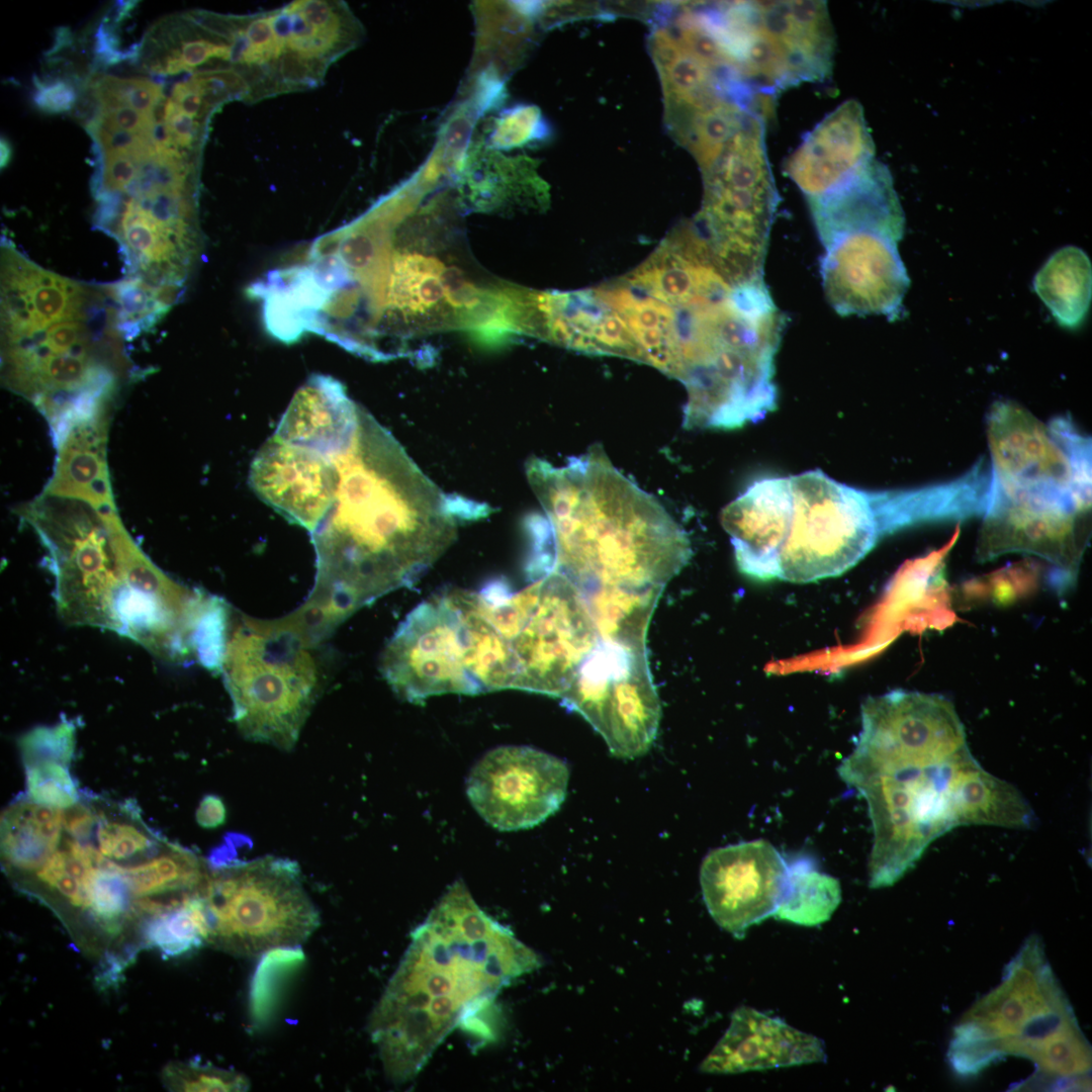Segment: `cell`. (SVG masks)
I'll return each mask as SVG.
<instances>
[{
	"label": "cell",
	"instance_id": "obj_1",
	"mask_svg": "<svg viewBox=\"0 0 1092 1092\" xmlns=\"http://www.w3.org/2000/svg\"><path fill=\"white\" fill-rule=\"evenodd\" d=\"M335 460L336 495L310 533L314 584L293 612L318 642L361 608L413 585L452 545L458 521L475 516L363 407L351 446Z\"/></svg>",
	"mask_w": 1092,
	"mask_h": 1092
},
{
	"label": "cell",
	"instance_id": "obj_2",
	"mask_svg": "<svg viewBox=\"0 0 1092 1092\" xmlns=\"http://www.w3.org/2000/svg\"><path fill=\"white\" fill-rule=\"evenodd\" d=\"M380 205L315 239L304 283L313 321L329 341L375 361L411 354L410 342L459 330L473 340L493 323L500 286L472 279L410 222L391 224Z\"/></svg>",
	"mask_w": 1092,
	"mask_h": 1092
},
{
	"label": "cell",
	"instance_id": "obj_3",
	"mask_svg": "<svg viewBox=\"0 0 1092 1092\" xmlns=\"http://www.w3.org/2000/svg\"><path fill=\"white\" fill-rule=\"evenodd\" d=\"M0 251L3 385L51 429L110 412L132 364L106 285L47 270L6 238Z\"/></svg>",
	"mask_w": 1092,
	"mask_h": 1092
},
{
	"label": "cell",
	"instance_id": "obj_4",
	"mask_svg": "<svg viewBox=\"0 0 1092 1092\" xmlns=\"http://www.w3.org/2000/svg\"><path fill=\"white\" fill-rule=\"evenodd\" d=\"M541 966L455 881L410 943L373 1009L369 1033L387 1077L413 1080L456 1028L492 1011L500 991Z\"/></svg>",
	"mask_w": 1092,
	"mask_h": 1092
},
{
	"label": "cell",
	"instance_id": "obj_5",
	"mask_svg": "<svg viewBox=\"0 0 1092 1092\" xmlns=\"http://www.w3.org/2000/svg\"><path fill=\"white\" fill-rule=\"evenodd\" d=\"M839 777L866 801L873 827L869 885L898 882L937 838L957 827L956 783L975 758L945 697L897 689L868 697Z\"/></svg>",
	"mask_w": 1092,
	"mask_h": 1092
},
{
	"label": "cell",
	"instance_id": "obj_6",
	"mask_svg": "<svg viewBox=\"0 0 1092 1092\" xmlns=\"http://www.w3.org/2000/svg\"><path fill=\"white\" fill-rule=\"evenodd\" d=\"M526 474L544 512L528 524L534 578L558 572L581 593L665 586L690 561L686 531L601 444L560 466L533 457Z\"/></svg>",
	"mask_w": 1092,
	"mask_h": 1092
},
{
	"label": "cell",
	"instance_id": "obj_7",
	"mask_svg": "<svg viewBox=\"0 0 1092 1092\" xmlns=\"http://www.w3.org/2000/svg\"><path fill=\"white\" fill-rule=\"evenodd\" d=\"M720 519L742 573L813 582L844 573L902 529L903 490L856 488L814 469L755 480Z\"/></svg>",
	"mask_w": 1092,
	"mask_h": 1092
},
{
	"label": "cell",
	"instance_id": "obj_8",
	"mask_svg": "<svg viewBox=\"0 0 1092 1092\" xmlns=\"http://www.w3.org/2000/svg\"><path fill=\"white\" fill-rule=\"evenodd\" d=\"M672 307L670 376L688 392L686 429L741 428L777 408L775 356L786 322L763 278L737 283L715 273Z\"/></svg>",
	"mask_w": 1092,
	"mask_h": 1092
},
{
	"label": "cell",
	"instance_id": "obj_9",
	"mask_svg": "<svg viewBox=\"0 0 1092 1092\" xmlns=\"http://www.w3.org/2000/svg\"><path fill=\"white\" fill-rule=\"evenodd\" d=\"M380 670L402 700L510 689L508 644L480 592L441 590L418 605L387 642Z\"/></svg>",
	"mask_w": 1092,
	"mask_h": 1092
},
{
	"label": "cell",
	"instance_id": "obj_10",
	"mask_svg": "<svg viewBox=\"0 0 1092 1092\" xmlns=\"http://www.w3.org/2000/svg\"><path fill=\"white\" fill-rule=\"evenodd\" d=\"M317 644L292 614L231 623L220 668L244 737L285 751L295 746L321 691Z\"/></svg>",
	"mask_w": 1092,
	"mask_h": 1092
},
{
	"label": "cell",
	"instance_id": "obj_11",
	"mask_svg": "<svg viewBox=\"0 0 1092 1092\" xmlns=\"http://www.w3.org/2000/svg\"><path fill=\"white\" fill-rule=\"evenodd\" d=\"M707 12L731 66L765 101L831 73L835 37L825 1L712 2Z\"/></svg>",
	"mask_w": 1092,
	"mask_h": 1092
},
{
	"label": "cell",
	"instance_id": "obj_12",
	"mask_svg": "<svg viewBox=\"0 0 1092 1092\" xmlns=\"http://www.w3.org/2000/svg\"><path fill=\"white\" fill-rule=\"evenodd\" d=\"M199 896L205 942L239 957L298 946L321 923L300 868L289 858L267 855L239 860L232 856L208 864Z\"/></svg>",
	"mask_w": 1092,
	"mask_h": 1092
},
{
	"label": "cell",
	"instance_id": "obj_13",
	"mask_svg": "<svg viewBox=\"0 0 1092 1092\" xmlns=\"http://www.w3.org/2000/svg\"><path fill=\"white\" fill-rule=\"evenodd\" d=\"M511 656V689L561 698L599 642L578 587L548 572L512 593L500 581L483 588Z\"/></svg>",
	"mask_w": 1092,
	"mask_h": 1092
},
{
	"label": "cell",
	"instance_id": "obj_14",
	"mask_svg": "<svg viewBox=\"0 0 1092 1092\" xmlns=\"http://www.w3.org/2000/svg\"><path fill=\"white\" fill-rule=\"evenodd\" d=\"M702 174L703 205L693 221L714 261L733 279L762 277L779 205L765 117L751 116Z\"/></svg>",
	"mask_w": 1092,
	"mask_h": 1092
},
{
	"label": "cell",
	"instance_id": "obj_15",
	"mask_svg": "<svg viewBox=\"0 0 1092 1092\" xmlns=\"http://www.w3.org/2000/svg\"><path fill=\"white\" fill-rule=\"evenodd\" d=\"M992 461L989 490L1008 499L1090 511L1091 444L1070 420L1043 424L1010 400L987 418Z\"/></svg>",
	"mask_w": 1092,
	"mask_h": 1092
},
{
	"label": "cell",
	"instance_id": "obj_16",
	"mask_svg": "<svg viewBox=\"0 0 1092 1092\" xmlns=\"http://www.w3.org/2000/svg\"><path fill=\"white\" fill-rule=\"evenodd\" d=\"M561 704L580 714L614 755H643L656 738L661 716L647 648L599 638L561 697Z\"/></svg>",
	"mask_w": 1092,
	"mask_h": 1092
},
{
	"label": "cell",
	"instance_id": "obj_17",
	"mask_svg": "<svg viewBox=\"0 0 1092 1092\" xmlns=\"http://www.w3.org/2000/svg\"><path fill=\"white\" fill-rule=\"evenodd\" d=\"M569 768L557 756L529 746L486 752L471 768L466 793L476 812L500 831L536 826L553 815L567 792Z\"/></svg>",
	"mask_w": 1092,
	"mask_h": 1092
},
{
	"label": "cell",
	"instance_id": "obj_18",
	"mask_svg": "<svg viewBox=\"0 0 1092 1092\" xmlns=\"http://www.w3.org/2000/svg\"><path fill=\"white\" fill-rule=\"evenodd\" d=\"M903 234L857 225L824 244L820 274L826 298L840 315L899 317L909 277L898 252Z\"/></svg>",
	"mask_w": 1092,
	"mask_h": 1092
},
{
	"label": "cell",
	"instance_id": "obj_19",
	"mask_svg": "<svg viewBox=\"0 0 1092 1092\" xmlns=\"http://www.w3.org/2000/svg\"><path fill=\"white\" fill-rule=\"evenodd\" d=\"M787 859L763 839L711 850L700 869L706 907L715 922L737 938L774 916L785 894Z\"/></svg>",
	"mask_w": 1092,
	"mask_h": 1092
},
{
	"label": "cell",
	"instance_id": "obj_20",
	"mask_svg": "<svg viewBox=\"0 0 1092 1092\" xmlns=\"http://www.w3.org/2000/svg\"><path fill=\"white\" fill-rule=\"evenodd\" d=\"M1088 513L1017 503L988 490L978 557L1024 552L1072 572L1087 546Z\"/></svg>",
	"mask_w": 1092,
	"mask_h": 1092
},
{
	"label": "cell",
	"instance_id": "obj_21",
	"mask_svg": "<svg viewBox=\"0 0 1092 1092\" xmlns=\"http://www.w3.org/2000/svg\"><path fill=\"white\" fill-rule=\"evenodd\" d=\"M339 477L334 457L274 435L257 451L249 470L255 493L309 533L331 508Z\"/></svg>",
	"mask_w": 1092,
	"mask_h": 1092
},
{
	"label": "cell",
	"instance_id": "obj_22",
	"mask_svg": "<svg viewBox=\"0 0 1092 1092\" xmlns=\"http://www.w3.org/2000/svg\"><path fill=\"white\" fill-rule=\"evenodd\" d=\"M875 144L861 104L849 99L807 132L787 158L785 173L807 201L824 197L875 161Z\"/></svg>",
	"mask_w": 1092,
	"mask_h": 1092
},
{
	"label": "cell",
	"instance_id": "obj_23",
	"mask_svg": "<svg viewBox=\"0 0 1092 1092\" xmlns=\"http://www.w3.org/2000/svg\"><path fill=\"white\" fill-rule=\"evenodd\" d=\"M1070 1005L1045 959L1037 936H1030L1007 965L999 986L963 1016L981 1034L999 1041L1013 1038L1040 1015ZM998 1051V1049H997Z\"/></svg>",
	"mask_w": 1092,
	"mask_h": 1092
},
{
	"label": "cell",
	"instance_id": "obj_24",
	"mask_svg": "<svg viewBox=\"0 0 1092 1092\" xmlns=\"http://www.w3.org/2000/svg\"><path fill=\"white\" fill-rule=\"evenodd\" d=\"M826 1061L823 1041L751 1007L741 1006L700 1070L736 1074Z\"/></svg>",
	"mask_w": 1092,
	"mask_h": 1092
},
{
	"label": "cell",
	"instance_id": "obj_25",
	"mask_svg": "<svg viewBox=\"0 0 1092 1092\" xmlns=\"http://www.w3.org/2000/svg\"><path fill=\"white\" fill-rule=\"evenodd\" d=\"M532 292L534 337L583 353L639 361L628 326L596 289Z\"/></svg>",
	"mask_w": 1092,
	"mask_h": 1092
},
{
	"label": "cell",
	"instance_id": "obj_26",
	"mask_svg": "<svg viewBox=\"0 0 1092 1092\" xmlns=\"http://www.w3.org/2000/svg\"><path fill=\"white\" fill-rule=\"evenodd\" d=\"M361 407L339 380L312 374L294 393L273 435L335 457L351 446Z\"/></svg>",
	"mask_w": 1092,
	"mask_h": 1092
},
{
	"label": "cell",
	"instance_id": "obj_27",
	"mask_svg": "<svg viewBox=\"0 0 1092 1092\" xmlns=\"http://www.w3.org/2000/svg\"><path fill=\"white\" fill-rule=\"evenodd\" d=\"M109 413L81 420L54 440L58 457L43 492L116 511L106 462Z\"/></svg>",
	"mask_w": 1092,
	"mask_h": 1092
},
{
	"label": "cell",
	"instance_id": "obj_28",
	"mask_svg": "<svg viewBox=\"0 0 1092 1092\" xmlns=\"http://www.w3.org/2000/svg\"><path fill=\"white\" fill-rule=\"evenodd\" d=\"M953 814L957 827L989 825L1029 829L1035 815L1022 794L987 770L974 758L964 766L956 784Z\"/></svg>",
	"mask_w": 1092,
	"mask_h": 1092
},
{
	"label": "cell",
	"instance_id": "obj_29",
	"mask_svg": "<svg viewBox=\"0 0 1092 1092\" xmlns=\"http://www.w3.org/2000/svg\"><path fill=\"white\" fill-rule=\"evenodd\" d=\"M64 831V809L30 799L11 805L1 819V852L6 866L35 873L58 847Z\"/></svg>",
	"mask_w": 1092,
	"mask_h": 1092
},
{
	"label": "cell",
	"instance_id": "obj_30",
	"mask_svg": "<svg viewBox=\"0 0 1092 1092\" xmlns=\"http://www.w3.org/2000/svg\"><path fill=\"white\" fill-rule=\"evenodd\" d=\"M664 586H600L581 593L599 638L646 648L648 626Z\"/></svg>",
	"mask_w": 1092,
	"mask_h": 1092
},
{
	"label": "cell",
	"instance_id": "obj_31",
	"mask_svg": "<svg viewBox=\"0 0 1092 1092\" xmlns=\"http://www.w3.org/2000/svg\"><path fill=\"white\" fill-rule=\"evenodd\" d=\"M1091 272L1087 254L1069 246L1054 253L1035 275L1034 290L1062 327L1076 329L1084 321L1091 301Z\"/></svg>",
	"mask_w": 1092,
	"mask_h": 1092
},
{
	"label": "cell",
	"instance_id": "obj_32",
	"mask_svg": "<svg viewBox=\"0 0 1092 1092\" xmlns=\"http://www.w3.org/2000/svg\"><path fill=\"white\" fill-rule=\"evenodd\" d=\"M787 862V886L774 916L809 927L829 920L841 901L838 880L818 870L811 858L801 856Z\"/></svg>",
	"mask_w": 1092,
	"mask_h": 1092
},
{
	"label": "cell",
	"instance_id": "obj_33",
	"mask_svg": "<svg viewBox=\"0 0 1092 1092\" xmlns=\"http://www.w3.org/2000/svg\"><path fill=\"white\" fill-rule=\"evenodd\" d=\"M105 285L117 305L120 327L127 341L155 328L183 296L173 289L133 276L125 275Z\"/></svg>",
	"mask_w": 1092,
	"mask_h": 1092
},
{
	"label": "cell",
	"instance_id": "obj_34",
	"mask_svg": "<svg viewBox=\"0 0 1092 1092\" xmlns=\"http://www.w3.org/2000/svg\"><path fill=\"white\" fill-rule=\"evenodd\" d=\"M146 941L167 957H178L205 942L206 923L199 893L178 906L152 916L144 928Z\"/></svg>",
	"mask_w": 1092,
	"mask_h": 1092
},
{
	"label": "cell",
	"instance_id": "obj_35",
	"mask_svg": "<svg viewBox=\"0 0 1092 1092\" xmlns=\"http://www.w3.org/2000/svg\"><path fill=\"white\" fill-rule=\"evenodd\" d=\"M304 963L300 945L270 949L262 954L249 994L250 1017L256 1026L272 1019L287 982Z\"/></svg>",
	"mask_w": 1092,
	"mask_h": 1092
},
{
	"label": "cell",
	"instance_id": "obj_36",
	"mask_svg": "<svg viewBox=\"0 0 1092 1092\" xmlns=\"http://www.w3.org/2000/svg\"><path fill=\"white\" fill-rule=\"evenodd\" d=\"M118 871L91 868L85 890L93 917L109 933L116 934L122 919L132 912L135 900L123 875Z\"/></svg>",
	"mask_w": 1092,
	"mask_h": 1092
},
{
	"label": "cell",
	"instance_id": "obj_37",
	"mask_svg": "<svg viewBox=\"0 0 1092 1092\" xmlns=\"http://www.w3.org/2000/svg\"><path fill=\"white\" fill-rule=\"evenodd\" d=\"M93 832L94 845L104 856L114 861L150 855L157 846L153 837L133 824V821L108 818L102 810L97 812Z\"/></svg>",
	"mask_w": 1092,
	"mask_h": 1092
},
{
	"label": "cell",
	"instance_id": "obj_38",
	"mask_svg": "<svg viewBox=\"0 0 1092 1092\" xmlns=\"http://www.w3.org/2000/svg\"><path fill=\"white\" fill-rule=\"evenodd\" d=\"M25 765L26 786L31 801L58 809H68L79 802L76 783L69 764L38 760Z\"/></svg>",
	"mask_w": 1092,
	"mask_h": 1092
},
{
	"label": "cell",
	"instance_id": "obj_39",
	"mask_svg": "<svg viewBox=\"0 0 1092 1092\" xmlns=\"http://www.w3.org/2000/svg\"><path fill=\"white\" fill-rule=\"evenodd\" d=\"M101 110L127 106L152 114L163 99L160 84L145 79H122L102 76L92 85Z\"/></svg>",
	"mask_w": 1092,
	"mask_h": 1092
},
{
	"label": "cell",
	"instance_id": "obj_40",
	"mask_svg": "<svg viewBox=\"0 0 1092 1092\" xmlns=\"http://www.w3.org/2000/svg\"><path fill=\"white\" fill-rule=\"evenodd\" d=\"M165 1076L169 1086L177 1091H248L251 1086L242 1073L192 1062L168 1066Z\"/></svg>",
	"mask_w": 1092,
	"mask_h": 1092
},
{
	"label": "cell",
	"instance_id": "obj_41",
	"mask_svg": "<svg viewBox=\"0 0 1092 1092\" xmlns=\"http://www.w3.org/2000/svg\"><path fill=\"white\" fill-rule=\"evenodd\" d=\"M73 729L68 725L36 729L21 739L24 764L38 760H55L70 764L74 753Z\"/></svg>",
	"mask_w": 1092,
	"mask_h": 1092
},
{
	"label": "cell",
	"instance_id": "obj_42",
	"mask_svg": "<svg viewBox=\"0 0 1092 1092\" xmlns=\"http://www.w3.org/2000/svg\"><path fill=\"white\" fill-rule=\"evenodd\" d=\"M33 84V103L46 113L66 112L72 109L77 101V91L66 79L40 80L34 77Z\"/></svg>",
	"mask_w": 1092,
	"mask_h": 1092
},
{
	"label": "cell",
	"instance_id": "obj_43",
	"mask_svg": "<svg viewBox=\"0 0 1092 1092\" xmlns=\"http://www.w3.org/2000/svg\"><path fill=\"white\" fill-rule=\"evenodd\" d=\"M98 122L152 139L156 125L154 115L146 114L127 106L101 110ZM153 141V140H152Z\"/></svg>",
	"mask_w": 1092,
	"mask_h": 1092
},
{
	"label": "cell",
	"instance_id": "obj_44",
	"mask_svg": "<svg viewBox=\"0 0 1092 1092\" xmlns=\"http://www.w3.org/2000/svg\"><path fill=\"white\" fill-rule=\"evenodd\" d=\"M163 122L177 147H191L198 140L199 120L179 108L170 98L164 103Z\"/></svg>",
	"mask_w": 1092,
	"mask_h": 1092
},
{
	"label": "cell",
	"instance_id": "obj_45",
	"mask_svg": "<svg viewBox=\"0 0 1092 1092\" xmlns=\"http://www.w3.org/2000/svg\"><path fill=\"white\" fill-rule=\"evenodd\" d=\"M117 47V36L105 22H102L95 34L94 51L97 59L101 63L111 65L132 58L138 53L133 47L128 52H119Z\"/></svg>",
	"mask_w": 1092,
	"mask_h": 1092
},
{
	"label": "cell",
	"instance_id": "obj_46",
	"mask_svg": "<svg viewBox=\"0 0 1092 1092\" xmlns=\"http://www.w3.org/2000/svg\"><path fill=\"white\" fill-rule=\"evenodd\" d=\"M225 815L222 800L215 795H206L197 808L196 821L203 828H216L224 822Z\"/></svg>",
	"mask_w": 1092,
	"mask_h": 1092
},
{
	"label": "cell",
	"instance_id": "obj_47",
	"mask_svg": "<svg viewBox=\"0 0 1092 1092\" xmlns=\"http://www.w3.org/2000/svg\"><path fill=\"white\" fill-rule=\"evenodd\" d=\"M133 4L134 3L132 1H119L114 5L112 11L109 13L108 16L113 21L117 22L121 20L133 8Z\"/></svg>",
	"mask_w": 1092,
	"mask_h": 1092
},
{
	"label": "cell",
	"instance_id": "obj_48",
	"mask_svg": "<svg viewBox=\"0 0 1092 1092\" xmlns=\"http://www.w3.org/2000/svg\"><path fill=\"white\" fill-rule=\"evenodd\" d=\"M0 158H1L0 159L1 160V162H0L1 169H4L5 167H7L8 164L10 163L11 159H12V147H11L9 141L6 138H4L3 135L1 136V143H0Z\"/></svg>",
	"mask_w": 1092,
	"mask_h": 1092
}]
</instances>
